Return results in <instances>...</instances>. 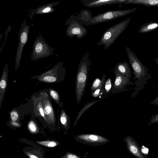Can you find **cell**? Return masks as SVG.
<instances>
[{
  "label": "cell",
  "mask_w": 158,
  "mask_h": 158,
  "mask_svg": "<svg viewBox=\"0 0 158 158\" xmlns=\"http://www.w3.org/2000/svg\"><path fill=\"white\" fill-rule=\"evenodd\" d=\"M87 30L84 25L73 18L67 29L66 34L70 38L76 36L79 39L83 38L87 33Z\"/></svg>",
  "instance_id": "8992f818"
},
{
  "label": "cell",
  "mask_w": 158,
  "mask_h": 158,
  "mask_svg": "<svg viewBox=\"0 0 158 158\" xmlns=\"http://www.w3.org/2000/svg\"><path fill=\"white\" fill-rule=\"evenodd\" d=\"M60 158H82L78 155L73 153L68 152H66L65 155L60 157Z\"/></svg>",
  "instance_id": "7402d4cb"
},
{
  "label": "cell",
  "mask_w": 158,
  "mask_h": 158,
  "mask_svg": "<svg viewBox=\"0 0 158 158\" xmlns=\"http://www.w3.org/2000/svg\"><path fill=\"white\" fill-rule=\"evenodd\" d=\"M72 17L83 25L89 26L90 20L92 18L91 12L86 9L82 10L77 16L72 15Z\"/></svg>",
  "instance_id": "8fae6325"
},
{
  "label": "cell",
  "mask_w": 158,
  "mask_h": 158,
  "mask_svg": "<svg viewBox=\"0 0 158 158\" xmlns=\"http://www.w3.org/2000/svg\"><path fill=\"white\" fill-rule=\"evenodd\" d=\"M130 64L133 70V73L134 76L133 80L136 86L135 89L139 90L143 88L144 85L147 81L151 78V74L148 73V69L143 65L137 58L135 53L128 47H126Z\"/></svg>",
  "instance_id": "6da1fadb"
},
{
  "label": "cell",
  "mask_w": 158,
  "mask_h": 158,
  "mask_svg": "<svg viewBox=\"0 0 158 158\" xmlns=\"http://www.w3.org/2000/svg\"><path fill=\"white\" fill-rule=\"evenodd\" d=\"M0 85L1 87L2 88H5L6 85V81L4 80H2L0 82Z\"/></svg>",
  "instance_id": "4dcf8cb0"
},
{
  "label": "cell",
  "mask_w": 158,
  "mask_h": 158,
  "mask_svg": "<svg viewBox=\"0 0 158 158\" xmlns=\"http://www.w3.org/2000/svg\"><path fill=\"white\" fill-rule=\"evenodd\" d=\"M127 150L137 158H148L142 152L141 148L136 141L131 136H127L123 139Z\"/></svg>",
  "instance_id": "52a82bcc"
},
{
  "label": "cell",
  "mask_w": 158,
  "mask_h": 158,
  "mask_svg": "<svg viewBox=\"0 0 158 158\" xmlns=\"http://www.w3.org/2000/svg\"><path fill=\"white\" fill-rule=\"evenodd\" d=\"M149 120L150 121L148 123V125L149 126H151L152 124L158 123V113L152 115Z\"/></svg>",
  "instance_id": "603a6c76"
},
{
  "label": "cell",
  "mask_w": 158,
  "mask_h": 158,
  "mask_svg": "<svg viewBox=\"0 0 158 158\" xmlns=\"http://www.w3.org/2000/svg\"><path fill=\"white\" fill-rule=\"evenodd\" d=\"M123 4H139L146 6H158V0H126Z\"/></svg>",
  "instance_id": "4fadbf2b"
},
{
  "label": "cell",
  "mask_w": 158,
  "mask_h": 158,
  "mask_svg": "<svg viewBox=\"0 0 158 158\" xmlns=\"http://www.w3.org/2000/svg\"><path fill=\"white\" fill-rule=\"evenodd\" d=\"M150 104L158 105V95L155 98L153 99L150 102Z\"/></svg>",
  "instance_id": "83f0119b"
},
{
  "label": "cell",
  "mask_w": 158,
  "mask_h": 158,
  "mask_svg": "<svg viewBox=\"0 0 158 158\" xmlns=\"http://www.w3.org/2000/svg\"><path fill=\"white\" fill-rule=\"evenodd\" d=\"M12 124L13 125L15 126L19 127L20 126L18 123L15 122H13Z\"/></svg>",
  "instance_id": "836d02e7"
},
{
  "label": "cell",
  "mask_w": 158,
  "mask_h": 158,
  "mask_svg": "<svg viewBox=\"0 0 158 158\" xmlns=\"http://www.w3.org/2000/svg\"><path fill=\"white\" fill-rule=\"evenodd\" d=\"M158 28V22L151 21L143 24L138 30L140 33H144L154 31Z\"/></svg>",
  "instance_id": "5bb4252c"
},
{
  "label": "cell",
  "mask_w": 158,
  "mask_h": 158,
  "mask_svg": "<svg viewBox=\"0 0 158 158\" xmlns=\"http://www.w3.org/2000/svg\"><path fill=\"white\" fill-rule=\"evenodd\" d=\"M35 142L41 146L48 148L54 147L60 144L59 142L53 140L36 141Z\"/></svg>",
  "instance_id": "ac0fdd59"
},
{
  "label": "cell",
  "mask_w": 158,
  "mask_h": 158,
  "mask_svg": "<svg viewBox=\"0 0 158 158\" xmlns=\"http://www.w3.org/2000/svg\"><path fill=\"white\" fill-rule=\"evenodd\" d=\"M157 87H158V86H157Z\"/></svg>",
  "instance_id": "d590c367"
},
{
  "label": "cell",
  "mask_w": 158,
  "mask_h": 158,
  "mask_svg": "<svg viewBox=\"0 0 158 158\" xmlns=\"http://www.w3.org/2000/svg\"><path fill=\"white\" fill-rule=\"evenodd\" d=\"M126 0H82L81 2L85 6L92 8L106 5H121Z\"/></svg>",
  "instance_id": "30bf717a"
},
{
  "label": "cell",
  "mask_w": 158,
  "mask_h": 158,
  "mask_svg": "<svg viewBox=\"0 0 158 158\" xmlns=\"http://www.w3.org/2000/svg\"><path fill=\"white\" fill-rule=\"evenodd\" d=\"M155 62L157 64H158V58L155 59Z\"/></svg>",
  "instance_id": "e575fe53"
},
{
  "label": "cell",
  "mask_w": 158,
  "mask_h": 158,
  "mask_svg": "<svg viewBox=\"0 0 158 158\" xmlns=\"http://www.w3.org/2000/svg\"><path fill=\"white\" fill-rule=\"evenodd\" d=\"M91 64L89 53L86 52L80 61L76 77L75 93L78 104L84 95Z\"/></svg>",
  "instance_id": "7a4b0ae2"
},
{
  "label": "cell",
  "mask_w": 158,
  "mask_h": 158,
  "mask_svg": "<svg viewBox=\"0 0 158 158\" xmlns=\"http://www.w3.org/2000/svg\"><path fill=\"white\" fill-rule=\"evenodd\" d=\"M30 130L32 132H34L36 131V128L34 124L31 123L29 125Z\"/></svg>",
  "instance_id": "f1b7e54d"
},
{
  "label": "cell",
  "mask_w": 158,
  "mask_h": 158,
  "mask_svg": "<svg viewBox=\"0 0 158 158\" xmlns=\"http://www.w3.org/2000/svg\"><path fill=\"white\" fill-rule=\"evenodd\" d=\"M26 21L22 25L19 32V44L17 49L16 59L17 64L20 61L23 48L27 42L29 27L26 25Z\"/></svg>",
  "instance_id": "ba28073f"
},
{
  "label": "cell",
  "mask_w": 158,
  "mask_h": 158,
  "mask_svg": "<svg viewBox=\"0 0 158 158\" xmlns=\"http://www.w3.org/2000/svg\"><path fill=\"white\" fill-rule=\"evenodd\" d=\"M10 117L13 121H15L18 119V115L16 112L13 111L10 114Z\"/></svg>",
  "instance_id": "484cf974"
},
{
  "label": "cell",
  "mask_w": 158,
  "mask_h": 158,
  "mask_svg": "<svg viewBox=\"0 0 158 158\" xmlns=\"http://www.w3.org/2000/svg\"><path fill=\"white\" fill-rule=\"evenodd\" d=\"M104 85L105 93L104 95H106L110 92L112 88V83L110 78H108L106 81Z\"/></svg>",
  "instance_id": "44dd1931"
},
{
  "label": "cell",
  "mask_w": 158,
  "mask_h": 158,
  "mask_svg": "<svg viewBox=\"0 0 158 158\" xmlns=\"http://www.w3.org/2000/svg\"><path fill=\"white\" fill-rule=\"evenodd\" d=\"M105 90L103 86L99 88L91 93V95L94 97L100 98L104 94Z\"/></svg>",
  "instance_id": "ffe728a7"
},
{
  "label": "cell",
  "mask_w": 158,
  "mask_h": 158,
  "mask_svg": "<svg viewBox=\"0 0 158 158\" xmlns=\"http://www.w3.org/2000/svg\"><path fill=\"white\" fill-rule=\"evenodd\" d=\"M138 7L127 10L107 11L93 17L90 20L89 25H95L121 17L135 11Z\"/></svg>",
  "instance_id": "277c9868"
},
{
  "label": "cell",
  "mask_w": 158,
  "mask_h": 158,
  "mask_svg": "<svg viewBox=\"0 0 158 158\" xmlns=\"http://www.w3.org/2000/svg\"><path fill=\"white\" fill-rule=\"evenodd\" d=\"M50 10V8L49 7H48L45 8V9H44L43 10V13H46V12H47L49 11Z\"/></svg>",
  "instance_id": "1f68e13d"
},
{
  "label": "cell",
  "mask_w": 158,
  "mask_h": 158,
  "mask_svg": "<svg viewBox=\"0 0 158 158\" xmlns=\"http://www.w3.org/2000/svg\"><path fill=\"white\" fill-rule=\"evenodd\" d=\"M131 20V18H128L106 30L98 43V45L99 46L103 45L105 50L108 48L125 30Z\"/></svg>",
  "instance_id": "3957f363"
},
{
  "label": "cell",
  "mask_w": 158,
  "mask_h": 158,
  "mask_svg": "<svg viewBox=\"0 0 158 158\" xmlns=\"http://www.w3.org/2000/svg\"><path fill=\"white\" fill-rule=\"evenodd\" d=\"M44 79L45 81L51 82L55 81L56 80V79L55 77L50 76H45Z\"/></svg>",
  "instance_id": "d4e9b609"
},
{
  "label": "cell",
  "mask_w": 158,
  "mask_h": 158,
  "mask_svg": "<svg viewBox=\"0 0 158 158\" xmlns=\"http://www.w3.org/2000/svg\"><path fill=\"white\" fill-rule=\"evenodd\" d=\"M98 101V100H96L92 101L91 102L87 103L85 106H83L81 110L77 114L75 121L73 125V127L76 125L78 120L80 118L82 114L84 113V112L87 109H88L89 107L91 106L94 103L97 102Z\"/></svg>",
  "instance_id": "d6986e66"
},
{
  "label": "cell",
  "mask_w": 158,
  "mask_h": 158,
  "mask_svg": "<svg viewBox=\"0 0 158 158\" xmlns=\"http://www.w3.org/2000/svg\"><path fill=\"white\" fill-rule=\"evenodd\" d=\"M39 110H40V114H41V115L43 116H44V113L43 109H42V108H40V109Z\"/></svg>",
  "instance_id": "d6a6232c"
},
{
  "label": "cell",
  "mask_w": 158,
  "mask_h": 158,
  "mask_svg": "<svg viewBox=\"0 0 158 158\" xmlns=\"http://www.w3.org/2000/svg\"><path fill=\"white\" fill-rule=\"evenodd\" d=\"M114 69L120 74L131 80V72L127 62L124 61L117 63Z\"/></svg>",
  "instance_id": "7c38bea8"
},
{
  "label": "cell",
  "mask_w": 158,
  "mask_h": 158,
  "mask_svg": "<svg viewBox=\"0 0 158 158\" xmlns=\"http://www.w3.org/2000/svg\"><path fill=\"white\" fill-rule=\"evenodd\" d=\"M113 71L115 75V79L112 90L113 93L118 90L120 91L125 90L124 89L127 86L134 85V83L131 81L130 80L120 74L114 69Z\"/></svg>",
  "instance_id": "9c48e42d"
},
{
  "label": "cell",
  "mask_w": 158,
  "mask_h": 158,
  "mask_svg": "<svg viewBox=\"0 0 158 158\" xmlns=\"http://www.w3.org/2000/svg\"><path fill=\"white\" fill-rule=\"evenodd\" d=\"M23 151L29 158H44L39 151L34 149L28 151L25 149Z\"/></svg>",
  "instance_id": "e0dca14e"
},
{
  "label": "cell",
  "mask_w": 158,
  "mask_h": 158,
  "mask_svg": "<svg viewBox=\"0 0 158 158\" xmlns=\"http://www.w3.org/2000/svg\"><path fill=\"white\" fill-rule=\"evenodd\" d=\"M50 94L51 96L55 99L57 100L58 98V95L57 93L55 91L52 90L50 91Z\"/></svg>",
  "instance_id": "4316f807"
},
{
  "label": "cell",
  "mask_w": 158,
  "mask_h": 158,
  "mask_svg": "<svg viewBox=\"0 0 158 158\" xmlns=\"http://www.w3.org/2000/svg\"><path fill=\"white\" fill-rule=\"evenodd\" d=\"M63 115L60 118V121L62 124L67 128L68 126L67 117L64 113L63 114Z\"/></svg>",
  "instance_id": "cb8c5ba5"
},
{
  "label": "cell",
  "mask_w": 158,
  "mask_h": 158,
  "mask_svg": "<svg viewBox=\"0 0 158 158\" xmlns=\"http://www.w3.org/2000/svg\"><path fill=\"white\" fill-rule=\"evenodd\" d=\"M51 111V108L50 106H48L44 109V113L46 114H49Z\"/></svg>",
  "instance_id": "f546056e"
},
{
  "label": "cell",
  "mask_w": 158,
  "mask_h": 158,
  "mask_svg": "<svg viewBox=\"0 0 158 158\" xmlns=\"http://www.w3.org/2000/svg\"><path fill=\"white\" fill-rule=\"evenodd\" d=\"M106 75L103 74L101 80L99 78H96L94 81L91 87V93H93L97 89L104 86L105 83Z\"/></svg>",
  "instance_id": "9a60e30c"
},
{
  "label": "cell",
  "mask_w": 158,
  "mask_h": 158,
  "mask_svg": "<svg viewBox=\"0 0 158 158\" xmlns=\"http://www.w3.org/2000/svg\"><path fill=\"white\" fill-rule=\"evenodd\" d=\"M78 142L86 145L97 146L106 144L110 141L107 138L95 134H81L76 135L74 137Z\"/></svg>",
  "instance_id": "5b68a950"
},
{
  "label": "cell",
  "mask_w": 158,
  "mask_h": 158,
  "mask_svg": "<svg viewBox=\"0 0 158 158\" xmlns=\"http://www.w3.org/2000/svg\"><path fill=\"white\" fill-rule=\"evenodd\" d=\"M44 44H43L42 42H39L35 45V53L37 55L38 54V55L40 57L44 56V54L45 53L44 52H46L45 51V49H47V45L45 46Z\"/></svg>",
  "instance_id": "2e32d148"
}]
</instances>
